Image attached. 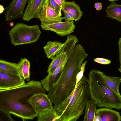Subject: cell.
<instances>
[{"label":"cell","instance_id":"cell-1","mask_svg":"<svg viewBox=\"0 0 121 121\" xmlns=\"http://www.w3.org/2000/svg\"><path fill=\"white\" fill-rule=\"evenodd\" d=\"M46 94L39 81L31 80L16 87L0 90V110L21 118L23 121L32 120L38 115L28 103L35 94Z\"/></svg>","mask_w":121,"mask_h":121},{"label":"cell","instance_id":"cell-2","mask_svg":"<svg viewBox=\"0 0 121 121\" xmlns=\"http://www.w3.org/2000/svg\"><path fill=\"white\" fill-rule=\"evenodd\" d=\"M88 56L85 51L76 47H73L68 55L60 77L47 95L55 105L64 101L74 90L76 76L83 61Z\"/></svg>","mask_w":121,"mask_h":121},{"label":"cell","instance_id":"cell-3","mask_svg":"<svg viewBox=\"0 0 121 121\" xmlns=\"http://www.w3.org/2000/svg\"><path fill=\"white\" fill-rule=\"evenodd\" d=\"M90 98L88 80L84 75L75 90L62 102L53 106L60 116L59 121H77L83 113Z\"/></svg>","mask_w":121,"mask_h":121},{"label":"cell","instance_id":"cell-4","mask_svg":"<svg viewBox=\"0 0 121 121\" xmlns=\"http://www.w3.org/2000/svg\"><path fill=\"white\" fill-rule=\"evenodd\" d=\"M97 70H91L88 74V85L91 99L98 107L121 109V96L107 85L101 73Z\"/></svg>","mask_w":121,"mask_h":121},{"label":"cell","instance_id":"cell-5","mask_svg":"<svg viewBox=\"0 0 121 121\" xmlns=\"http://www.w3.org/2000/svg\"><path fill=\"white\" fill-rule=\"evenodd\" d=\"M41 33L38 25L29 26L22 23H17L9 31L11 43L14 46L36 42Z\"/></svg>","mask_w":121,"mask_h":121},{"label":"cell","instance_id":"cell-6","mask_svg":"<svg viewBox=\"0 0 121 121\" xmlns=\"http://www.w3.org/2000/svg\"><path fill=\"white\" fill-rule=\"evenodd\" d=\"M41 26L43 30L52 31L61 36H64L73 32L76 26L72 20L49 23L41 22Z\"/></svg>","mask_w":121,"mask_h":121},{"label":"cell","instance_id":"cell-7","mask_svg":"<svg viewBox=\"0 0 121 121\" xmlns=\"http://www.w3.org/2000/svg\"><path fill=\"white\" fill-rule=\"evenodd\" d=\"M28 103L38 114L53 107V103L46 94H35L29 99Z\"/></svg>","mask_w":121,"mask_h":121},{"label":"cell","instance_id":"cell-8","mask_svg":"<svg viewBox=\"0 0 121 121\" xmlns=\"http://www.w3.org/2000/svg\"><path fill=\"white\" fill-rule=\"evenodd\" d=\"M28 0H13L5 9L6 21H11L19 17H22L25 6Z\"/></svg>","mask_w":121,"mask_h":121},{"label":"cell","instance_id":"cell-9","mask_svg":"<svg viewBox=\"0 0 121 121\" xmlns=\"http://www.w3.org/2000/svg\"><path fill=\"white\" fill-rule=\"evenodd\" d=\"M25 83V80L20 75L9 74L0 71V90L16 87Z\"/></svg>","mask_w":121,"mask_h":121},{"label":"cell","instance_id":"cell-10","mask_svg":"<svg viewBox=\"0 0 121 121\" xmlns=\"http://www.w3.org/2000/svg\"><path fill=\"white\" fill-rule=\"evenodd\" d=\"M38 18L41 22L49 23L62 22L65 17L59 16L45 0L40 9Z\"/></svg>","mask_w":121,"mask_h":121},{"label":"cell","instance_id":"cell-11","mask_svg":"<svg viewBox=\"0 0 121 121\" xmlns=\"http://www.w3.org/2000/svg\"><path fill=\"white\" fill-rule=\"evenodd\" d=\"M67 56L65 53H62L60 61L55 70L52 73L48 74L44 79L41 80L42 85L47 91L48 92L53 84L60 77Z\"/></svg>","mask_w":121,"mask_h":121},{"label":"cell","instance_id":"cell-12","mask_svg":"<svg viewBox=\"0 0 121 121\" xmlns=\"http://www.w3.org/2000/svg\"><path fill=\"white\" fill-rule=\"evenodd\" d=\"M45 0H28L27 4L25 11L22 19L29 22L34 18H38L41 7Z\"/></svg>","mask_w":121,"mask_h":121},{"label":"cell","instance_id":"cell-13","mask_svg":"<svg viewBox=\"0 0 121 121\" xmlns=\"http://www.w3.org/2000/svg\"><path fill=\"white\" fill-rule=\"evenodd\" d=\"M95 115L100 116L101 121L121 120V116L119 112L107 108H101L96 109Z\"/></svg>","mask_w":121,"mask_h":121},{"label":"cell","instance_id":"cell-14","mask_svg":"<svg viewBox=\"0 0 121 121\" xmlns=\"http://www.w3.org/2000/svg\"><path fill=\"white\" fill-rule=\"evenodd\" d=\"M64 45V43L58 41L48 42L43 48L47 57L52 60L56 55L60 53Z\"/></svg>","mask_w":121,"mask_h":121},{"label":"cell","instance_id":"cell-15","mask_svg":"<svg viewBox=\"0 0 121 121\" xmlns=\"http://www.w3.org/2000/svg\"><path fill=\"white\" fill-rule=\"evenodd\" d=\"M62 10L63 12L66 11L71 14L75 21L80 20L83 14L79 6L74 1H66L62 7Z\"/></svg>","mask_w":121,"mask_h":121},{"label":"cell","instance_id":"cell-16","mask_svg":"<svg viewBox=\"0 0 121 121\" xmlns=\"http://www.w3.org/2000/svg\"><path fill=\"white\" fill-rule=\"evenodd\" d=\"M30 62L26 58H21L17 63V67L20 75L24 79L28 82L30 81Z\"/></svg>","mask_w":121,"mask_h":121},{"label":"cell","instance_id":"cell-17","mask_svg":"<svg viewBox=\"0 0 121 121\" xmlns=\"http://www.w3.org/2000/svg\"><path fill=\"white\" fill-rule=\"evenodd\" d=\"M101 73L105 83L108 86L116 93L121 96L119 91V87L121 82V78L119 77L107 76L101 71Z\"/></svg>","mask_w":121,"mask_h":121},{"label":"cell","instance_id":"cell-18","mask_svg":"<svg viewBox=\"0 0 121 121\" xmlns=\"http://www.w3.org/2000/svg\"><path fill=\"white\" fill-rule=\"evenodd\" d=\"M111 2L106 10L107 14V17L121 22V5L116 4L115 1Z\"/></svg>","mask_w":121,"mask_h":121},{"label":"cell","instance_id":"cell-19","mask_svg":"<svg viewBox=\"0 0 121 121\" xmlns=\"http://www.w3.org/2000/svg\"><path fill=\"white\" fill-rule=\"evenodd\" d=\"M60 116L53 107L39 114L37 121H59Z\"/></svg>","mask_w":121,"mask_h":121},{"label":"cell","instance_id":"cell-20","mask_svg":"<svg viewBox=\"0 0 121 121\" xmlns=\"http://www.w3.org/2000/svg\"><path fill=\"white\" fill-rule=\"evenodd\" d=\"M0 71L9 74L20 75L17 67V64L8 62L5 60H0Z\"/></svg>","mask_w":121,"mask_h":121},{"label":"cell","instance_id":"cell-21","mask_svg":"<svg viewBox=\"0 0 121 121\" xmlns=\"http://www.w3.org/2000/svg\"><path fill=\"white\" fill-rule=\"evenodd\" d=\"M97 106L96 103L91 99L87 101L85 108L83 121H94L95 115Z\"/></svg>","mask_w":121,"mask_h":121},{"label":"cell","instance_id":"cell-22","mask_svg":"<svg viewBox=\"0 0 121 121\" xmlns=\"http://www.w3.org/2000/svg\"><path fill=\"white\" fill-rule=\"evenodd\" d=\"M78 41V39L75 35H68L66 41L64 43V45L60 53L65 52L67 56L74 46Z\"/></svg>","mask_w":121,"mask_h":121},{"label":"cell","instance_id":"cell-23","mask_svg":"<svg viewBox=\"0 0 121 121\" xmlns=\"http://www.w3.org/2000/svg\"><path fill=\"white\" fill-rule=\"evenodd\" d=\"M62 53L56 55L52 59V62L50 64L47 71L48 74L53 73L59 65L61 59Z\"/></svg>","mask_w":121,"mask_h":121},{"label":"cell","instance_id":"cell-24","mask_svg":"<svg viewBox=\"0 0 121 121\" xmlns=\"http://www.w3.org/2000/svg\"><path fill=\"white\" fill-rule=\"evenodd\" d=\"M48 5L60 16L62 14L61 12L62 8L54 0H45Z\"/></svg>","mask_w":121,"mask_h":121},{"label":"cell","instance_id":"cell-25","mask_svg":"<svg viewBox=\"0 0 121 121\" xmlns=\"http://www.w3.org/2000/svg\"><path fill=\"white\" fill-rule=\"evenodd\" d=\"M87 60L85 61L82 64L80 71L78 73L76 76V83L74 89L75 90L78 83L82 78L85 70V68Z\"/></svg>","mask_w":121,"mask_h":121},{"label":"cell","instance_id":"cell-26","mask_svg":"<svg viewBox=\"0 0 121 121\" xmlns=\"http://www.w3.org/2000/svg\"><path fill=\"white\" fill-rule=\"evenodd\" d=\"M14 121L10 114L0 110V121Z\"/></svg>","mask_w":121,"mask_h":121},{"label":"cell","instance_id":"cell-27","mask_svg":"<svg viewBox=\"0 0 121 121\" xmlns=\"http://www.w3.org/2000/svg\"><path fill=\"white\" fill-rule=\"evenodd\" d=\"M94 60L95 62L102 65H109L111 63L110 60L105 58L98 57L94 59Z\"/></svg>","mask_w":121,"mask_h":121},{"label":"cell","instance_id":"cell-28","mask_svg":"<svg viewBox=\"0 0 121 121\" xmlns=\"http://www.w3.org/2000/svg\"><path fill=\"white\" fill-rule=\"evenodd\" d=\"M63 12L64 14V19L65 22H68L74 20V18L71 14L66 11H64Z\"/></svg>","mask_w":121,"mask_h":121},{"label":"cell","instance_id":"cell-29","mask_svg":"<svg viewBox=\"0 0 121 121\" xmlns=\"http://www.w3.org/2000/svg\"><path fill=\"white\" fill-rule=\"evenodd\" d=\"M118 44L119 50L118 59L120 63V66L118 70L121 73V37H120L119 38Z\"/></svg>","mask_w":121,"mask_h":121},{"label":"cell","instance_id":"cell-30","mask_svg":"<svg viewBox=\"0 0 121 121\" xmlns=\"http://www.w3.org/2000/svg\"><path fill=\"white\" fill-rule=\"evenodd\" d=\"M94 7L96 10L99 11L102 9V3L97 2L95 3Z\"/></svg>","mask_w":121,"mask_h":121},{"label":"cell","instance_id":"cell-31","mask_svg":"<svg viewBox=\"0 0 121 121\" xmlns=\"http://www.w3.org/2000/svg\"><path fill=\"white\" fill-rule=\"evenodd\" d=\"M56 3L62 8L64 5L66 0H54Z\"/></svg>","mask_w":121,"mask_h":121},{"label":"cell","instance_id":"cell-32","mask_svg":"<svg viewBox=\"0 0 121 121\" xmlns=\"http://www.w3.org/2000/svg\"><path fill=\"white\" fill-rule=\"evenodd\" d=\"M94 121H101V118L99 116L95 115L94 117Z\"/></svg>","mask_w":121,"mask_h":121},{"label":"cell","instance_id":"cell-33","mask_svg":"<svg viewBox=\"0 0 121 121\" xmlns=\"http://www.w3.org/2000/svg\"><path fill=\"white\" fill-rule=\"evenodd\" d=\"M0 14H1V13H2L4 11V8L3 6L2 5H0Z\"/></svg>","mask_w":121,"mask_h":121},{"label":"cell","instance_id":"cell-34","mask_svg":"<svg viewBox=\"0 0 121 121\" xmlns=\"http://www.w3.org/2000/svg\"><path fill=\"white\" fill-rule=\"evenodd\" d=\"M108 0L109 1L112 2V1H117L118 0Z\"/></svg>","mask_w":121,"mask_h":121}]
</instances>
